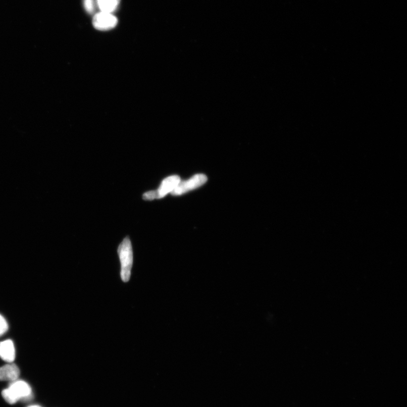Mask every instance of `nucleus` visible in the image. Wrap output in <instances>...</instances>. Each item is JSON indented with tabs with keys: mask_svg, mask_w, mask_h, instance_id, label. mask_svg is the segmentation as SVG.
Listing matches in <instances>:
<instances>
[{
	"mask_svg": "<svg viewBox=\"0 0 407 407\" xmlns=\"http://www.w3.org/2000/svg\"><path fill=\"white\" fill-rule=\"evenodd\" d=\"M118 252L121 264V279L123 282H127L130 280L133 262L132 247L129 238L123 240L119 247Z\"/></svg>",
	"mask_w": 407,
	"mask_h": 407,
	"instance_id": "f03ea898",
	"label": "nucleus"
},
{
	"mask_svg": "<svg viewBox=\"0 0 407 407\" xmlns=\"http://www.w3.org/2000/svg\"><path fill=\"white\" fill-rule=\"evenodd\" d=\"M27 407H42L41 406L38 405H31L30 406H28Z\"/></svg>",
	"mask_w": 407,
	"mask_h": 407,
	"instance_id": "9b49d317",
	"label": "nucleus"
},
{
	"mask_svg": "<svg viewBox=\"0 0 407 407\" xmlns=\"http://www.w3.org/2000/svg\"><path fill=\"white\" fill-rule=\"evenodd\" d=\"M207 181L206 175L199 174L194 175L192 178L183 182H180L171 194L173 195H180L189 192L191 190L196 189L204 184Z\"/></svg>",
	"mask_w": 407,
	"mask_h": 407,
	"instance_id": "39448f33",
	"label": "nucleus"
},
{
	"mask_svg": "<svg viewBox=\"0 0 407 407\" xmlns=\"http://www.w3.org/2000/svg\"><path fill=\"white\" fill-rule=\"evenodd\" d=\"M118 22L117 18L112 13L100 11L94 15L93 25L98 30L108 31L116 27Z\"/></svg>",
	"mask_w": 407,
	"mask_h": 407,
	"instance_id": "20e7f679",
	"label": "nucleus"
},
{
	"mask_svg": "<svg viewBox=\"0 0 407 407\" xmlns=\"http://www.w3.org/2000/svg\"><path fill=\"white\" fill-rule=\"evenodd\" d=\"M20 370L14 364H8L0 368V381L13 382L18 380Z\"/></svg>",
	"mask_w": 407,
	"mask_h": 407,
	"instance_id": "0eeeda50",
	"label": "nucleus"
},
{
	"mask_svg": "<svg viewBox=\"0 0 407 407\" xmlns=\"http://www.w3.org/2000/svg\"><path fill=\"white\" fill-rule=\"evenodd\" d=\"M83 3L87 13L90 14L95 13L96 7L97 6L96 0H83Z\"/></svg>",
	"mask_w": 407,
	"mask_h": 407,
	"instance_id": "1a4fd4ad",
	"label": "nucleus"
},
{
	"mask_svg": "<svg viewBox=\"0 0 407 407\" xmlns=\"http://www.w3.org/2000/svg\"><path fill=\"white\" fill-rule=\"evenodd\" d=\"M9 329L7 322L1 314H0V337L5 334Z\"/></svg>",
	"mask_w": 407,
	"mask_h": 407,
	"instance_id": "9d476101",
	"label": "nucleus"
},
{
	"mask_svg": "<svg viewBox=\"0 0 407 407\" xmlns=\"http://www.w3.org/2000/svg\"><path fill=\"white\" fill-rule=\"evenodd\" d=\"M181 182V178L178 175H173L166 178L161 183L160 187L156 191H151L143 195L145 200H153L154 199H160L176 188Z\"/></svg>",
	"mask_w": 407,
	"mask_h": 407,
	"instance_id": "7ed1b4c3",
	"label": "nucleus"
},
{
	"mask_svg": "<svg viewBox=\"0 0 407 407\" xmlns=\"http://www.w3.org/2000/svg\"><path fill=\"white\" fill-rule=\"evenodd\" d=\"M2 396L8 404L13 405L19 401H29L33 396L30 386L25 381L15 380L4 389Z\"/></svg>",
	"mask_w": 407,
	"mask_h": 407,
	"instance_id": "f257e3e1",
	"label": "nucleus"
},
{
	"mask_svg": "<svg viewBox=\"0 0 407 407\" xmlns=\"http://www.w3.org/2000/svg\"><path fill=\"white\" fill-rule=\"evenodd\" d=\"M0 357L3 361L9 363L14 361L15 347L13 342L10 339L0 342Z\"/></svg>",
	"mask_w": 407,
	"mask_h": 407,
	"instance_id": "423d86ee",
	"label": "nucleus"
},
{
	"mask_svg": "<svg viewBox=\"0 0 407 407\" xmlns=\"http://www.w3.org/2000/svg\"><path fill=\"white\" fill-rule=\"evenodd\" d=\"M101 11L113 13L118 9L121 0H96Z\"/></svg>",
	"mask_w": 407,
	"mask_h": 407,
	"instance_id": "6e6552de",
	"label": "nucleus"
}]
</instances>
